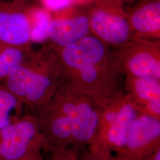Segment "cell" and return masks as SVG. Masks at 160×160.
Instances as JSON below:
<instances>
[{"label": "cell", "mask_w": 160, "mask_h": 160, "mask_svg": "<svg viewBox=\"0 0 160 160\" xmlns=\"http://www.w3.org/2000/svg\"><path fill=\"white\" fill-rule=\"evenodd\" d=\"M2 84L21 103L42 108L50 102L54 85L45 69H37L28 58L13 69Z\"/></svg>", "instance_id": "6da1fadb"}, {"label": "cell", "mask_w": 160, "mask_h": 160, "mask_svg": "<svg viewBox=\"0 0 160 160\" xmlns=\"http://www.w3.org/2000/svg\"><path fill=\"white\" fill-rule=\"evenodd\" d=\"M43 148L36 115H22L0 131V160H25Z\"/></svg>", "instance_id": "7a4b0ae2"}, {"label": "cell", "mask_w": 160, "mask_h": 160, "mask_svg": "<svg viewBox=\"0 0 160 160\" xmlns=\"http://www.w3.org/2000/svg\"><path fill=\"white\" fill-rule=\"evenodd\" d=\"M160 122L148 114L138 115L130 128L125 145L114 155L117 160H147L160 147Z\"/></svg>", "instance_id": "3957f363"}, {"label": "cell", "mask_w": 160, "mask_h": 160, "mask_svg": "<svg viewBox=\"0 0 160 160\" xmlns=\"http://www.w3.org/2000/svg\"><path fill=\"white\" fill-rule=\"evenodd\" d=\"M30 8L26 0H0V43L28 47L31 40Z\"/></svg>", "instance_id": "277c9868"}, {"label": "cell", "mask_w": 160, "mask_h": 160, "mask_svg": "<svg viewBox=\"0 0 160 160\" xmlns=\"http://www.w3.org/2000/svg\"><path fill=\"white\" fill-rule=\"evenodd\" d=\"M91 24L94 32L103 40L121 43L128 39V23L116 8L103 4L92 12Z\"/></svg>", "instance_id": "5b68a950"}, {"label": "cell", "mask_w": 160, "mask_h": 160, "mask_svg": "<svg viewBox=\"0 0 160 160\" xmlns=\"http://www.w3.org/2000/svg\"><path fill=\"white\" fill-rule=\"evenodd\" d=\"M90 20L85 16L70 18H55L50 20L48 36L52 42L60 46L74 44L87 33Z\"/></svg>", "instance_id": "8992f818"}, {"label": "cell", "mask_w": 160, "mask_h": 160, "mask_svg": "<svg viewBox=\"0 0 160 160\" xmlns=\"http://www.w3.org/2000/svg\"><path fill=\"white\" fill-rule=\"evenodd\" d=\"M100 114L86 102L80 103L75 118L70 145L75 151L77 148L90 144L97 133Z\"/></svg>", "instance_id": "52a82bcc"}, {"label": "cell", "mask_w": 160, "mask_h": 160, "mask_svg": "<svg viewBox=\"0 0 160 160\" xmlns=\"http://www.w3.org/2000/svg\"><path fill=\"white\" fill-rule=\"evenodd\" d=\"M133 26L145 33L154 32L160 28V2L158 1L148 2L133 12L131 17Z\"/></svg>", "instance_id": "ba28073f"}, {"label": "cell", "mask_w": 160, "mask_h": 160, "mask_svg": "<svg viewBox=\"0 0 160 160\" xmlns=\"http://www.w3.org/2000/svg\"><path fill=\"white\" fill-rule=\"evenodd\" d=\"M23 104L0 83V131L23 114Z\"/></svg>", "instance_id": "9c48e42d"}, {"label": "cell", "mask_w": 160, "mask_h": 160, "mask_svg": "<svg viewBox=\"0 0 160 160\" xmlns=\"http://www.w3.org/2000/svg\"><path fill=\"white\" fill-rule=\"evenodd\" d=\"M28 56V47L12 46L0 43V83L12 70Z\"/></svg>", "instance_id": "30bf717a"}, {"label": "cell", "mask_w": 160, "mask_h": 160, "mask_svg": "<svg viewBox=\"0 0 160 160\" xmlns=\"http://www.w3.org/2000/svg\"><path fill=\"white\" fill-rule=\"evenodd\" d=\"M128 67L132 73L138 78H160V62L148 53H141L133 57Z\"/></svg>", "instance_id": "8fae6325"}, {"label": "cell", "mask_w": 160, "mask_h": 160, "mask_svg": "<svg viewBox=\"0 0 160 160\" xmlns=\"http://www.w3.org/2000/svg\"><path fill=\"white\" fill-rule=\"evenodd\" d=\"M32 23L31 40L34 42L44 40L48 36L51 18L46 10L42 8H30Z\"/></svg>", "instance_id": "7c38bea8"}, {"label": "cell", "mask_w": 160, "mask_h": 160, "mask_svg": "<svg viewBox=\"0 0 160 160\" xmlns=\"http://www.w3.org/2000/svg\"><path fill=\"white\" fill-rule=\"evenodd\" d=\"M134 90L137 97L145 102L160 98V83L155 78H139L135 82Z\"/></svg>", "instance_id": "4fadbf2b"}, {"label": "cell", "mask_w": 160, "mask_h": 160, "mask_svg": "<svg viewBox=\"0 0 160 160\" xmlns=\"http://www.w3.org/2000/svg\"><path fill=\"white\" fill-rule=\"evenodd\" d=\"M62 56L63 61L68 65L79 69L81 72L92 65H95L84 55L80 50L78 45L76 43L65 46Z\"/></svg>", "instance_id": "5bb4252c"}, {"label": "cell", "mask_w": 160, "mask_h": 160, "mask_svg": "<svg viewBox=\"0 0 160 160\" xmlns=\"http://www.w3.org/2000/svg\"><path fill=\"white\" fill-rule=\"evenodd\" d=\"M78 46L84 55L92 63L98 62L104 56L103 44L94 37H84L81 39Z\"/></svg>", "instance_id": "9a60e30c"}, {"label": "cell", "mask_w": 160, "mask_h": 160, "mask_svg": "<svg viewBox=\"0 0 160 160\" xmlns=\"http://www.w3.org/2000/svg\"><path fill=\"white\" fill-rule=\"evenodd\" d=\"M51 152L49 160H80L76 155V151L72 149H58Z\"/></svg>", "instance_id": "2e32d148"}, {"label": "cell", "mask_w": 160, "mask_h": 160, "mask_svg": "<svg viewBox=\"0 0 160 160\" xmlns=\"http://www.w3.org/2000/svg\"><path fill=\"white\" fill-rule=\"evenodd\" d=\"M43 4L48 9L58 12L68 8L70 0H43Z\"/></svg>", "instance_id": "e0dca14e"}, {"label": "cell", "mask_w": 160, "mask_h": 160, "mask_svg": "<svg viewBox=\"0 0 160 160\" xmlns=\"http://www.w3.org/2000/svg\"><path fill=\"white\" fill-rule=\"evenodd\" d=\"M85 160H117V159L111 153L90 149V152Z\"/></svg>", "instance_id": "ac0fdd59"}, {"label": "cell", "mask_w": 160, "mask_h": 160, "mask_svg": "<svg viewBox=\"0 0 160 160\" xmlns=\"http://www.w3.org/2000/svg\"><path fill=\"white\" fill-rule=\"evenodd\" d=\"M146 103L147 109L148 111V113L146 114L160 119V98L152 99Z\"/></svg>", "instance_id": "d6986e66"}, {"label": "cell", "mask_w": 160, "mask_h": 160, "mask_svg": "<svg viewBox=\"0 0 160 160\" xmlns=\"http://www.w3.org/2000/svg\"><path fill=\"white\" fill-rule=\"evenodd\" d=\"M147 160H160V147L156 149Z\"/></svg>", "instance_id": "ffe728a7"}, {"label": "cell", "mask_w": 160, "mask_h": 160, "mask_svg": "<svg viewBox=\"0 0 160 160\" xmlns=\"http://www.w3.org/2000/svg\"><path fill=\"white\" fill-rule=\"evenodd\" d=\"M24 160H42V157L41 155V152L38 153L37 154L34 155L32 157H30L29 158L25 159Z\"/></svg>", "instance_id": "44dd1931"}]
</instances>
